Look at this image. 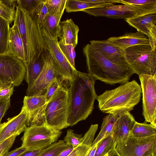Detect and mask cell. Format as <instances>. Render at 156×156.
<instances>
[{"label":"cell","mask_w":156,"mask_h":156,"mask_svg":"<svg viewBox=\"0 0 156 156\" xmlns=\"http://www.w3.org/2000/svg\"><path fill=\"white\" fill-rule=\"evenodd\" d=\"M149 156H154V154H151Z\"/></svg>","instance_id":"c3c4849f"},{"label":"cell","mask_w":156,"mask_h":156,"mask_svg":"<svg viewBox=\"0 0 156 156\" xmlns=\"http://www.w3.org/2000/svg\"><path fill=\"white\" fill-rule=\"evenodd\" d=\"M43 52L35 61L25 67L24 78L28 84L27 87L33 84L42 70L44 66Z\"/></svg>","instance_id":"d4e9b609"},{"label":"cell","mask_w":156,"mask_h":156,"mask_svg":"<svg viewBox=\"0 0 156 156\" xmlns=\"http://www.w3.org/2000/svg\"><path fill=\"white\" fill-rule=\"evenodd\" d=\"M10 97L0 100V126L1 121L6 112L10 107Z\"/></svg>","instance_id":"60d3db41"},{"label":"cell","mask_w":156,"mask_h":156,"mask_svg":"<svg viewBox=\"0 0 156 156\" xmlns=\"http://www.w3.org/2000/svg\"><path fill=\"white\" fill-rule=\"evenodd\" d=\"M108 156H120L115 148L110 150L108 153Z\"/></svg>","instance_id":"bcb514c9"},{"label":"cell","mask_w":156,"mask_h":156,"mask_svg":"<svg viewBox=\"0 0 156 156\" xmlns=\"http://www.w3.org/2000/svg\"><path fill=\"white\" fill-rule=\"evenodd\" d=\"M10 23L0 17V54L7 53Z\"/></svg>","instance_id":"f1b7e54d"},{"label":"cell","mask_w":156,"mask_h":156,"mask_svg":"<svg viewBox=\"0 0 156 156\" xmlns=\"http://www.w3.org/2000/svg\"><path fill=\"white\" fill-rule=\"evenodd\" d=\"M3 85L0 86V90H1V89L2 88Z\"/></svg>","instance_id":"7dc6e473"},{"label":"cell","mask_w":156,"mask_h":156,"mask_svg":"<svg viewBox=\"0 0 156 156\" xmlns=\"http://www.w3.org/2000/svg\"><path fill=\"white\" fill-rule=\"evenodd\" d=\"M135 121L134 117L129 112H124L118 116L112 134L116 144L129 136Z\"/></svg>","instance_id":"ac0fdd59"},{"label":"cell","mask_w":156,"mask_h":156,"mask_svg":"<svg viewBox=\"0 0 156 156\" xmlns=\"http://www.w3.org/2000/svg\"><path fill=\"white\" fill-rule=\"evenodd\" d=\"M142 95V114L146 122L156 127V74L139 76Z\"/></svg>","instance_id":"30bf717a"},{"label":"cell","mask_w":156,"mask_h":156,"mask_svg":"<svg viewBox=\"0 0 156 156\" xmlns=\"http://www.w3.org/2000/svg\"><path fill=\"white\" fill-rule=\"evenodd\" d=\"M59 28L58 43L64 45H72L75 48L78 43V26L72 19H67L60 22Z\"/></svg>","instance_id":"ffe728a7"},{"label":"cell","mask_w":156,"mask_h":156,"mask_svg":"<svg viewBox=\"0 0 156 156\" xmlns=\"http://www.w3.org/2000/svg\"><path fill=\"white\" fill-rule=\"evenodd\" d=\"M14 87L11 83L3 85L2 88L0 90V100L11 97L14 91Z\"/></svg>","instance_id":"ab89813d"},{"label":"cell","mask_w":156,"mask_h":156,"mask_svg":"<svg viewBox=\"0 0 156 156\" xmlns=\"http://www.w3.org/2000/svg\"><path fill=\"white\" fill-rule=\"evenodd\" d=\"M98 128V124H91L84 136L83 137L82 142L81 144L91 146Z\"/></svg>","instance_id":"74e56055"},{"label":"cell","mask_w":156,"mask_h":156,"mask_svg":"<svg viewBox=\"0 0 156 156\" xmlns=\"http://www.w3.org/2000/svg\"><path fill=\"white\" fill-rule=\"evenodd\" d=\"M3 85H2L1 83V82L0 81V86H2Z\"/></svg>","instance_id":"681fc988"},{"label":"cell","mask_w":156,"mask_h":156,"mask_svg":"<svg viewBox=\"0 0 156 156\" xmlns=\"http://www.w3.org/2000/svg\"><path fill=\"white\" fill-rule=\"evenodd\" d=\"M17 136L14 135L0 144V156H3L9 152Z\"/></svg>","instance_id":"f35d334b"},{"label":"cell","mask_w":156,"mask_h":156,"mask_svg":"<svg viewBox=\"0 0 156 156\" xmlns=\"http://www.w3.org/2000/svg\"><path fill=\"white\" fill-rule=\"evenodd\" d=\"M45 49L49 52L53 60L57 72L62 80L72 81L77 74V70L69 62L58 44V37L51 34L41 28Z\"/></svg>","instance_id":"ba28073f"},{"label":"cell","mask_w":156,"mask_h":156,"mask_svg":"<svg viewBox=\"0 0 156 156\" xmlns=\"http://www.w3.org/2000/svg\"><path fill=\"white\" fill-rule=\"evenodd\" d=\"M7 53L22 61H26L24 46L20 34L17 26L13 24L10 27Z\"/></svg>","instance_id":"44dd1931"},{"label":"cell","mask_w":156,"mask_h":156,"mask_svg":"<svg viewBox=\"0 0 156 156\" xmlns=\"http://www.w3.org/2000/svg\"><path fill=\"white\" fill-rule=\"evenodd\" d=\"M13 24L17 26L23 44L26 67L35 61L45 49L41 29L36 13L31 16L18 5L16 8Z\"/></svg>","instance_id":"277c9868"},{"label":"cell","mask_w":156,"mask_h":156,"mask_svg":"<svg viewBox=\"0 0 156 156\" xmlns=\"http://www.w3.org/2000/svg\"><path fill=\"white\" fill-rule=\"evenodd\" d=\"M25 73V67L21 60L7 53L0 54V81L2 85L11 83L19 86Z\"/></svg>","instance_id":"8fae6325"},{"label":"cell","mask_w":156,"mask_h":156,"mask_svg":"<svg viewBox=\"0 0 156 156\" xmlns=\"http://www.w3.org/2000/svg\"><path fill=\"white\" fill-rule=\"evenodd\" d=\"M64 12L48 13L42 27L51 34L58 37L59 24Z\"/></svg>","instance_id":"83f0119b"},{"label":"cell","mask_w":156,"mask_h":156,"mask_svg":"<svg viewBox=\"0 0 156 156\" xmlns=\"http://www.w3.org/2000/svg\"><path fill=\"white\" fill-rule=\"evenodd\" d=\"M115 149L120 156H156V135L142 138L129 136L118 141Z\"/></svg>","instance_id":"9c48e42d"},{"label":"cell","mask_w":156,"mask_h":156,"mask_svg":"<svg viewBox=\"0 0 156 156\" xmlns=\"http://www.w3.org/2000/svg\"><path fill=\"white\" fill-rule=\"evenodd\" d=\"M99 143L92 145L85 156H95L97 147Z\"/></svg>","instance_id":"ee69618b"},{"label":"cell","mask_w":156,"mask_h":156,"mask_svg":"<svg viewBox=\"0 0 156 156\" xmlns=\"http://www.w3.org/2000/svg\"><path fill=\"white\" fill-rule=\"evenodd\" d=\"M74 131L69 129L67 130V133L63 140L67 144L73 146L75 148L80 144L82 142V135L74 133Z\"/></svg>","instance_id":"d6a6232c"},{"label":"cell","mask_w":156,"mask_h":156,"mask_svg":"<svg viewBox=\"0 0 156 156\" xmlns=\"http://www.w3.org/2000/svg\"><path fill=\"white\" fill-rule=\"evenodd\" d=\"M46 2V0H42L38 5L36 11L37 20L41 29L48 13Z\"/></svg>","instance_id":"e575fe53"},{"label":"cell","mask_w":156,"mask_h":156,"mask_svg":"<svg viewBox=\"0 0 156 156\" xmlns=\"http://www.w3.org/2000/svg\"><path fill=\"white\" fill-rule=\"evenodd\" d=\"M74 149L73 146L70 145L63 150L58 156H68Z\"/></svg>","instance_id":"f6af8a7d"},{"label":"cell","mask_w":156,"mask_h":156,"mask_svg":"<svg viewBox=\"0 0 156 156\" xmlns=\"http://www.w3.org/2000/svg\"><path fill=\"white\" fill-rule=\"evenodd\" d=\"M82 12L97 16H103L115 19L122 18L126 20L136 16V13L130 6L124 5H114L85 9Z\"/></svg>","instance_id":"2e32d148"},{"label":"cell","mask_w":156,"mask_h":156,"mask_svg":"<svg viewBox=\"0 0 156 156\" xmlns=\"http://www.w3.org/2000/svg\"><path fill=\"white\" fill-rule=\"evenodd\" d=\"M66 0H46L48 13L64 12Z\"/></svg>","instance_id":"836d02e7"},{"label":"cell","mask_w":156,"mask_h":156,"mask_svg":"<svg viewBox=\"0 0 156 156\" xmlns=\"http://www.w3.org/2000/svg\"><path fill=\"white\" fill-rule=\"evenodd\" d=\"M62 82L59 77L54 78L48 86L46 93V102L47 103L54 94L62 85Z\"/></svg>","instance_id":"8d00e7d4"},{"label":"cell","mask_w":156,"mask_h":156,"mask_svg":"<svg viewBox=\"0 0 156 156\" xmlns=\"http://www.w3.org/2000/svg\"><path fill=\"white\" fill-rule=\"evenodd\" d=\"M27 150L21 146L10 152H8L3 156H19Z\"/></svg>","instance_id":"b9f144b4"},{"label":"cell","mask_w":156,"mask_h":156,"mask_svg":"<svg viewBox=\"0 0 156 156\" xmlns=\"http://www.w3.org/2000/svg\"><path fill=\"white\" fill-rule=\"evenodd\" d=\"M138 32L146 35L148 38L153 50L156 49V12L136 16L125 20Z\"/></svg>","instance_id":"5bb4252c"},{"label":"cell","mask_w":156,"mask_h":156,"mask_svg":"<svg viewBox=\"0 0 156 156\" xmlns=\"http://www.w3.org/2000/svg\"><path fill=\"white\" fill-rule=\"evenodd\" d=\"M113 3L99 4L89 2L88 0H66V10L68 12L82 11L86 9L105 7L113 5Z\"/></svg>","instance_id":"cb8c5ba5"},{"label":"cell","mask_w":156,"mask_h":156,"mask_svg":"<svg viewBox=\"0 0 156 156\" xmlns=\"http://www.w3.org/2000/svg\"><path fill=\"white\" fill-rule=\"evenodd\" d=\"M62 132L52 128L45 122L28 127L21 138V146L29 151L42 150L57 142Z\"/></svg>","instance_id":"52a82bcc"},{"label":"cell","mask_w":156,"mask_h":156,"mask_svg":"<svg viewBox=\"0 0 156 156\" xmlns=\"http://www.w3.org/2000/svg\"><path fill=\"white\" fill-rule=\"evenodd\" d=\"M90 44L98 52L113 63L123 68L131 69L126 61L125 50L107 40H92L90 41Z\"/></svg>","instance_id":"9a60e30c"},{"label":"cell","mask_w":156,"mask_h":156,"mask_svg":"<svg viewBox=\"0 0 156 156\" xmlns=\"http://www.w3.org/2000/svg\"><path fill=\"white\" fill-rule=\"evenodd\" d=\"M59 47L69 62L73 67H75V60L76 52L75 48L72 45H63L59 43Z\"/></svg>","instance_id":"d590c367"},{"label":"cell","mask_w":156,"mask_h":156,"mask_svg":"<svg viewBox=\"0 0 156 156\" xmlns=\"http://www.w3.org/2000/svg\"><path fill=\"white\" fill-rule=\"evenodd\" d=\"M125 52L126 61L134 73L139 76L156 74V51L150 44L133 46Z\"/></svg>","instance_id":"8992f818"},{"label":"cell","mask_w":156,"mask_h":156,"mask_svg":"<svg viewBox=\"0 0 156 156\" xmlns=\"http://www.w3.org/2000/svg\"><path fill=\"white\" fill-rule=\"evenodd\" d=\"M118 115L109 114L103 119L101 130L98 134L93 142L92 145L99 143L103 139L111 135L115 128Z\"/></svg>","instance_id":"603a6c76"},{"label":"cell","mask_w":156,"mask_h":156,"mask_svg":"<svg viewBox=\"0 0 156 156\" xmlns=\"http://www.w3.org/2000/svg\"><path fill=\"white\" fill-rule=\"evenodd\" d=\"M119 3L132 8L136 16L156 12V0H119Z\"/></svg>","instance_id":"7402d4cb"},{"label":"cell","mask_w":156,"mask_h":156,"mask_svg":"<svg viewBox=\"0 0 156 156\" xmlns=\"http://www.w3.org/2000/svg\"><path fill=\"white\" fill-rule=\"evenodd\" d=\"M104 156H108V154L105 155Z\"/></svg>","instance_id":"f907efd6"},{"label":"cell","mask_w":156,"mask_h":156,"mask_svg":"<svg viewBox=\"0 0 156 156\" xmlns=\"http://www.w3.org/2000/svg\"><path fill=\"white\" fill-rule=\"evenodd\" d=\"M156 135V127L151 124L135 122L129 136L142 138Z\"/></svg>","instance_id":"484cf974"},{"label":"cell","mask_w":156,"mask_h":156,"mask_svg":"<svg viewBox=\"0 0 156 156\" xmlns=\"http://www.w3.org/2000/svg\"><path fill=\"white\" fill-rule=\"evenodd\" d=\"M83 51L88 73L95 81L99 80L111 85L122 84L129 81L134 73L132 69L121 67L108 60L90 44L84 46Z\"/></svg>","instance_id":"3957f363"},{"label":"cell","mask_w":156,"mask_h":156,"mask_svg":"<svg viewBox=\"0 0 156 156\" xmlns=\"http://www.w3.org/2000/svg\"><path fill=\"white\" fill-rule=\"evenodd\" d=\"M42 150L29 151L26 150L19 156H39Z\"/></svg>","instance_id":"7bdbcfd3"},{"label":"cell","mask_w":156,"mask_h":156,"mask_svg":"<svg viewBox=\"0 0 156 156\" xmlns=\"http://www.w3.org/2000/svg\"><path fill=\"white\" fill-rule=\"evenodd\" d=\"M141 95L140 85L133 80L114 89L106 90L96 99L102 112L119 116L133 110L140 101Z\"/></svg>","instance_id":"7a4b0ae2"},{"label":"cell","mask_w":156,"mask_h":156,"mask_svg":"<svg viewBox=\"0 0 156 156\" xmlns=\"http://www.w3.org/2000/svg\"><path fill=\"white\" fill-rule=\"evenodd\" d=\"M94 80L88 73L77 71L68 88L69 107L68 124L73 126L84 120L92 113L98 95Z\"/></svg>","instance_id":"6da1fadb"},{"label":"cell","mask_w":156,"mask_h":156,"mask_svg":"<svg viewBox=\"0 0 156 156\" xmlns=\"http://www.w3.org/2000/svg\"><path fill=\"white\" fill-rule=\"evenodd\" d=\"M44 66L42 70L33 84L27 87V96L42 95L46 94L49 85L55 77H58L53 59L49 51L43 52Z\"/></svg>","instance_id":"7c38bea8"},{"label":"cell","mask_w":156,"mask_h":156,"mask_svg":"<svg viewBox=\"0 0 156 156\" xmlns=\"http://www.w3.org/2000/svg\"><path fill=\"white\" fill-rule=\"evenodd\" d=\"M115 145L112 135L108 136L98 143L95 156H104L110 150L115 148Z\"/></svg>","instance_id":"4dcf8cb0"},{"label":"cell","mask_w":156,"mask_h":156,"mask_svg":"<svg viewBox=\"0 0 156 156\" xmlns=\"http://www.w3.org/2000/svg\"><path fill=\"white\" fill-rule=\"evenodd\" d=\"M17 6V0H0V17L11 23L13 21Z\"/></svg>","instance_id":"4316f807"},{"label":"cell","mask_w":156,"mask_h":156,"mask_svg":"<svg viewBox=\"0 0 156 156\" xmlns=\"http://www.w3.org/2000/svg\"><path fill=\"white\" fill-rule=\"evenodd\" d=\"M46 94L42 95L25 96L23 105L26 106L29 113V126L41 125L44 122V112L47 104Z\"/></svg>","instance_id":"e0dca14e"},{"label":"cell","mask_w":156,"mask_h":156,"mask_svg":"<svg viewBox=\"0 0 156 156\" xmlns=\"http://www.w3.org/2000/svg\"><path fill=\"white\" fill-rule=\"evenodd\" d=\"M29 113L23 105L20 113L9 118L0 126V144L14 135H19L28 127Z\"/></svg>","instance_id":"4fadbf2b"},{"label":"cell","mask_w":156,"mask_h":156,"mask_svg":"<svg viewBox=\"0 0 156 156\" xmlns=\"http://www.w3.org/2000/svg\"><path fill=\"white\" fill-rule=\"evenodd\" d=\"M42 0H18L17 5L31 16L36 13L37 7Z\"/></svg>","instance_id":"1f68e13d"},{"label":"cell","mask_w":156,"mask_h":156,"mask_svg":"<svg viewBox=\"0 0 156 156\" xmlns=\"http://www.w3.org/2000/svg\"><path fill=\"white\" fill-rule=\"evenodd\" d=\"M70 146L63 140H59L52 143L42 150V152L39 156H58L63 150Z\"/></svg>","instance_id":"f546056e"},{"label":"cell","mask_w":156,"mask_h":156,"mask_svg":"<svg viewBox=\"0 0 156 156\" xmlns=\"http://www.w3.org/2000/svg\"><path fill=\"white\" fill-rule=\"evenodd\" d=\"M107 40L110 43L124 50L133 46L150 44L147 37L138 31L126 33L119 37H110Z\"/></svg>","instance_id":"d6986e66"},{"label":"cell","mask_w":156,"mask_h":156,"mask_svg":"<svg viewBox=\"0 0 156 156\" xmlns=\"http://www.w3.org/2000/svg\"><path fill=\"white\" fill-rule=\"evenodd\" d=\"M69 107L68 88L62 85L47 103L44 112V122L58 130L69 126L67 122Z\"/></svg>","instance_id":"5b68a950"}]
</instances>
